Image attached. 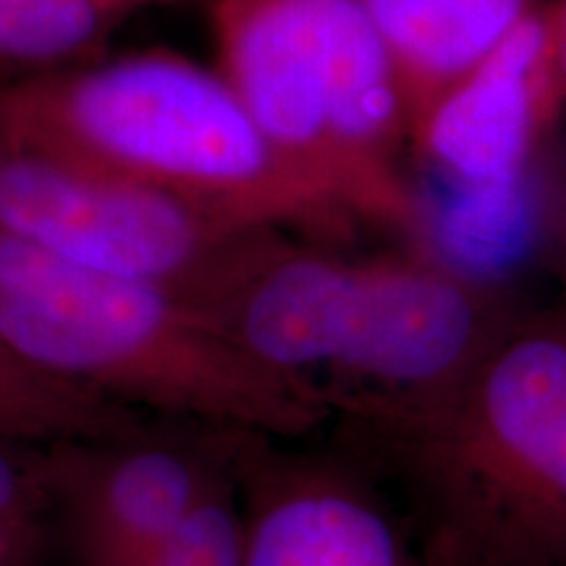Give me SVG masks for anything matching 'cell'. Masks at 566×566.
<instances>
[{
	"instance_id": "obj_7",
	"label": "cell",
	"mask_w": 566,
	"mask_h": 566,
	"mask_svg": "<svg viewBox=\"0 0 566 566\" xmlns=\"http://www.w3.org/2000/svg\"><path fill=\"white\" fill-rule=\"evenodd\" d=\"M247 438L153 420L124 436L51 443L55 543L76 566L147 556L237 478Z\"/></svg>"
},
{
	"instance_id": "obj_12",
	"label": "cell",
	"mask_w": 566,
	"mask_h": 566,
	"mask_svg": "<svg viewBox=\"0 0 566 566\" xmlns=\"http://www.w3.org/2000/svg\"><path fill=\"white\" fill-rule=\"evenodd\" d=\"M160 0H0V82L74 69Z\"/></svg>"
},
{
	"instance_id": "obj_8",
	"label": "cell",
	"mask_w": 566,
	"mask_h": 566,
	"mask_svg": "<svg viewBox=\"0 0 566 566\" xmlns=\"http://www.w3.org/2000/svg\"><path fill=\"white\" fill-rule=\"evenodd\" d=\"M247 438L244 566H430L412 516L352 446Z\"/></svg>"
},
{
	"instance_id": "obj_14",
	"label": "cell",
	"mask_w": 566,
	"mask_h": 566,
	"mask_svg": "<svg viewBox=\"0 0 566 566\" xmlns=\"http://www.w3.org/2000/svg\"><path fill=\"white\" fill-rule=\"evenodd\" d=\"M122 566H244V520L237 478L195 509L147 556Z\"/></svg>"
},
{
	"instance_id": "obj_6",
	"label": "cell",
	"mask_w": 566,
	"mask_h": 566,
	"mask_svg": "<svg viewBox=\"0 0 566 566\" xmlns=\"http://www.w3.org/2000/svg\"><path fill=\"white\" fill-rule=\"evenodd\" d=\"M0 233L184 296L244 231L176 197L0 139Z\"/></svg>"
},
{
	"instance_id": "obj_15",
	"label": "cell",
	"mask_w": 566,
	"mask_h": 566,
	"mask_svg": "<svg viewBox=\"0 0 566 566\" xmlns=\"http://www.w3.org/2000/svg\"><path fill=\"white\" fill-rule=\"evenodd\" d=\"M116 430V420L101 409L34 391L0 365V433L38 443L92 441Z\"/></svg>"
},
{
	"instance_id": "obj_16",
	"label": "cell",
	"mask_w": 566,
	"mask_h": 566,
	"mask_svg": "<svg viewBox=\"0 0 566 566\" xmlns=\"http://www.w3.org/2000/svg\"><path fill=\"white\" fill-rule=\"evenodd\" d=\"M548 6H551V21H554L558 74H562V87L566 97V0H551Z\"/></svg>"
},
{
	"instance_id": "obj_9",
	"label": "cell",
	"mask_w": 566,
	"mask_h": 566,
	"mask_svg": "<svg viewBox=\"0 0 566 566\" xmlns=\"http://www.w3.org/2000/svg\"><path fill=\"white\" fill-rule=\"evenodd\" d=\"M564 103L551 6L541 3L443 92L417 126L409 155L433 179H506L541 158Z\"/></svg>"
},
{
	"instance_id": "obj_17",
	"label": "cell",
	"mask_w": 566,
	"mask_h": 566,
	"mask_svg": "<svg viewBox=\"0 0 566 566\" xmlns=\"http://www.w3.org/2000/svg\"><path fill=\"white\" fill-rule=\"evenodd\" d=\"M554 244L558 247V258H562V273H564V286H566V200H562V205H558ZM564 317H566V310H564Z\"/></svg>"
},
{
	"instance_id": "obj_1",
	"label": "cell",
	"mask_w": 566,
	"mask_h": 566,
	"mask_svg": "<svg viewBox=\"0 0 566 566\" xmlns=\"http://www.w3.org/2000/svg\"><path fill=\"white\" fill-rule=\"evenodd\" d=\"M184 300L254 363L321 396L334 428L451 391L514 321L501 292L412 244L354 254L289 229L239 233Z\"/></svg>"
},
{
	"instance_id": "obj_10",
	"label": "cell",
	"mask_w": 566,
	"mask_h": 566,
	"mask_svg": "<svg viewBox=\"0 0 566 566\" xmlns=\"http://www.w3.org/2000/svg\"><path fill=\"white\" fill-rule=\"evenodd\" d=\"M543 155L506 179L454 184L412 176V247L464 279L501 292L554 239L558 205Z\"/></svg>"
},
{
	"instance_id": "obj_18",
	"label": "cell",
	"mask_w": 566,
	"mask_h": 566,
	"mask_svg": "<svg viewBox=\"0 0 566 566\" xmlns=\"http://www.w3.org/2000/svg\"><path fill=\"white\" fill-rule=\"evenodd\" d=\"M160 3H174V0H160Z\"/></svg>"
},
{
	"instance_id": "obj_2",
	"label": "cell",
	"mask_w": 566,
	"mask_h": 566,
	"mask_svg": "<svg viewBox=\"0 0 566 566\" xmlns=\"http://www.w3.org/2000/svg\"><path fill=\"white\" fill-rule=\"evenodd\" d=\"M0 365L55 399L273 441L334 430L321 396L233 346L158 283L66 263L0 233Z\"/></svg>"
},
{
	"instance_id": "obj_11",
	"label": "cell",
	"mask_w": 566,
	"mask_h": 566,
	"mask_svg": "<svg viewBox=\"0 0 566 566\" xmlns=\"http://www.w3.org/2000/svg\"><path fill=\"white\" fill-rule=\"evenodd\" d=\"M384 34L409 132H417L449 87L495 51L543 0H363Z\"/></svg>"
},
{
	"instance_id": "obj_13",
	"label": "cell",
	"mask_w": 566,
	"mask_h": 566,
	"mask_svg": "<svg viewBox=\"0 0 566 566\" xmlns=\"http://www.w3.org/2000/svg\"><path fill=\"white\" fill-rule=\"evenodd\" d=\"M53 543L51 443L0 433V566H40Z\"/></svg>"
},
{
	"instance_id": "obj_3",
	"label": "cell",
	"mask_w": 566,
	"mask_h": 566,
	"mask_svg": "<svg viewBox=\"0 0 566 566\" xmlns=\"http://www.w3.org/2000/svg\"><path fill=\"white\" fill-rule=\"evenodd\" d=\"M409 504L430 566H566V317L512 321L459 384L334 428Z\"/></svg>"
},
{
	"instance_id": "obj_5",
	"label": "cell",
	"mask_w": 566,
	"mask_h": 566,
	"mask_svg": "<svg viewBox=\"0 0 566 566\" xmlns=\"http://www.w3.org/2000/svg\"><path fill=\"white\" fill-rule=\"evenodd\" d=\"M218 71L352 233L415 242L405 92L363 0H210Z\"/></svg>"
},
{
	"instance_id": "obj_4",
	"label": "cell",
	"mask_w": 566,
	"mask_h": 566,
	"mask_svg": "<svg viewBox=\"0 0 566 566\" xmlns=\"http://www.w3.org/2000/svg\"><path fill=\"white\" fill-rule=\"evenodd\" d=\"M0 139L176 197L233 229L354 237L273 150L221 71L171 51L0 82Z\"/></svg>"
}]
</instances>
